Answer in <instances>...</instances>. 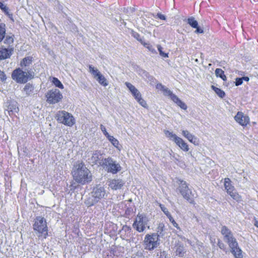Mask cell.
Segmentation results:
<instances>
[{"label":"cell","instance_id":"obj_1","mask_svg":"<svg viewBox=\"0 0 258 258\" xmlns=\"http://www.w3.org/2000/svg\"><path fill=\"white\" fill-rule=\"evenodd\" d=\"M72 174L75 181L79 184H88L92 180L91 173L82 162H77L74 165Z\"/></svg>","mask_w":258,"mask_h":258},{"label":"cell","instance_id":"obj_2","mask_svg":"<svg viewBox=\"0 0 258 258\" xmlns=\"http://www.w3.org/2000/svg\"><path fill=\"white\" fill-rule=\"evenodd\" d=\"M221 233L224 240L226 241L230 248V252L236 258H243V252L239 247L237 240H236L233 233L226 226H223L221 228Z\"/></svg>","mask_w":258,"mask_h":258},{"label":"cell","instance_id":"obj_3","mask_svg":"<svg viewBox=\"0 0 258 258\" xmlns=\"http://www.w3.org/2000/svg\"><path fill=\"white\" fill-rule=\"evenodd\" d=\"M13 80L19 84H24L33 79L34 73L30 70H23L20 68L14 70L11 74Z\"/></svg>","mask_w":258,"mask_h":258},{"label":"cell","instance_id":"obj_4","mask_svg":"<svg viewBox=\"0 0 258 258\" xmlns=\"http://www.w3.org/2000/svg\"><path fill=\"white\" fill-rule=\"evenodd\" d=\"M176 185L180 194L190 204H195V202L194 201L192 192L186 181L181 179H177Z\"/></svg>","mask_w":258,"mask_h":258},{"label":"cell","instance_id":"obj_5","mask_svg":"<svg viewBox=\"0 0 258 258\" xmlns=\"http://www.w3.org/2000/svg\"><path fill=\"white\" fill-rule=\"evenodd\" d=\"M156 88L158 90L161 91V92H162L165 96H169V97L170 99H172L174 103H176L181 109H183L184 110H187L188 107H187L186 103L182 101L177 95L174 94L168 87H166L165 86H163L161 83H158L157 84H156Z\"/></svg>","mask_w":258,"mask_h":258},{"label":"cell","instance_id":"obj_6","mask_svg":"<svg viewBox=\"0 0 258 258\" xmlns=\"http://www.w3.org/2000/svg\"><path fill=\"white\" fill-rule=\"evenodd\" d=\"M34 228L36 233L42 237H46L48 234V228L46 219L42 217H37L34 221Z\"/></svg>","mask_w":258,"mask_h":258},{"label":"cell","instance_id":"obj_7","mask_svg":"<svg viewBox=\"0 0 258 258\" xmlns=\"http://www.w3.org/2000/svg\"><path fill=\"white\" fill-rule=\"evenodd\" d=\"M55 117L59 123L68 127H72L76 123L74 117L71 113L64 110L58 112L55 115Z\"/></svg>","mask_w":258,"mask_h":258},{"label":"cell","instance_id":"obj_8","mask_svg":"<svg viewBox=\"0 0 258 258\" xmlns=\"http://www.w3.org/2000/svg\"><path fill=\"white\" fill-rule=\"evenodd\" d=\"M101 166L105 171L113 174L117 173L121 169L120 164L110 157L103 159L101 162Z\"/></svg>","mask_w":258,"mask_h":258},{"label":"cell","instance_id":"obj_9","mask_svg":"<svg viewBox=\"0 0 258 258\" xmlns=\"http://www.w3.org/2000/svg\"><path fill=\"white\" fill-rule=\"evenodd\" d=\"M160 241V236L157 233L148 234L146 236L143 244L145 249L153 251L158 246Z\"/></svg>","mask_w":258,"mask_h":258},{"label":"cell","instance_id":"obj_10","mask_svg":"<svg viewBox=\"0 0 258 258\" xmlns=\"http://www.w3.org/2000/svg\"><path fill=\"white\" fill-rule=\"evenodd\" d=\"M164 133L166 137L173 140L182 150L185 152H188L189 150L188 145L181 138L169 130H164Z\"/></svg>","mask_w":258,"mask_h":258},{"label":"cell","instance_id":"obj_11","mask_svg":"<svg viewBox=\"0 0 258 258\" xmlns=\"http://www.w3.org/2000/svg\"><path fill=\"white\" fill-rule=\"evenodd\" d=\"M225 189L226 190V192L232 197L233 200L237 202H240L241 201V197L236 190L234 186L232 185V183L228 178L225 179L224 183Z\"/></svg>","mask_w":258,"mask_h":258},{"label":"cell","instance_id":"obj_12","mask_svg":"<svg viewBox=\"0 0 258 258\" xmlns=\"http://www.w3.org/2000/svg\"><path fill=\"white\" fill-rule=\"evenodd\" d=\"M46 102L49 104H56L59 103L63 99V95L61 92L58 89L50 90L47 92L46 94Z\"/></svg>","mask_w":258,"mask_h":258},{"label":"cell","instance_id":"obj_13","mask_svg":"<svg viewBox=\"0 0 258 258\" xmlns=\"http://www.w3.org/2000/svg\"><path fill=\"white\" fill-rule=\"evenodd\" d=\"M125 85L128 88L130 92H131L132 95L134 96L135 99L136 100L137 102L139 103L140 105H141V106L145 108V109H148V106L146 102L144 101V99L142 97V95L140 92L138 91L137 88H136L135 87L133 86L132 84H131L130 83L126 82L125 83Z\"/></svg>","mask_w":258,"mask_h":258},{"label":"cell","instance_id":"obj_14","mask_svg":"<svg viewBox=\"0 0 258 258\" xmlns=\"http://www.w3.org/2000/svg\"><path fill=\"white\" fill-rule=\"evenodd\" d=\"M148 218L144 214H139L133 224V227L136 230L140 232H144L148 224Z\"/></svg>","mask_w":258,"mask_h":258},{"label":"cell","instance_id":"obj_15","mask_svg":"<svg viewBox=\"0 0 258 258\" xmlns=\"http://www.w3.org/2000/svg\"><path fill=\"white\" fill-rule=\"evenodd\" d=\"M89 69L91 74L94 78H95L96 81H97L99 84L104 87L107 86L109 85V82L107 79L103 76V75L101 73L99 70H98L97 69H96L95 67L92 65H90L89 66Z\"/></svg>","mask_w":258,"mask_h":258},{"label":"cell","instance_id":"obj_16","mask_svg":"<svg viewBox=\"0 0 258 258\" xmlns=\"http://www.w3.org/2000/svg\"><path fill=\"white\" fill-rule=\"evenodd\" d=\"M234 119L239 124L243 127H247L248 125L250 124V119L248 116L245 115L241 112H238L236 115L234 117Z\"/></svg>","mask_w":258,"mask_h":258},{"label":"cell","instance_id":"obj_17","mask_svg":"<svg viewBox=\"0 0 258 258\" xmlns=\"http://www.w3.org/2000/svg\"><path fill=\"white\" fill-rule=\"evenodd\" d=\"M101 129L102 130V132L103 134H105V137L108 138L109 141H110V143H112L113 145L116 147L117 149L119 150V151L121 150V146L120 143L119 141H117V140L116 139V138L113 136H111L110 135H109L108 132L106 131V129L105 128V127L103 125H101Z\"/></svg>","mask_w":258,"mask_h":258},{"label":"cell","instance_id":"obj_18","mask_svg":"<svg viewBox=\"0 0 258 258\" xmlns=\"http://www.w3.org/2000/svg\"><path fill=\"white\" fill-rule=\"evenodd\" d=\"M132 35H133V36L135 38L137 39V41L139 42H140V43L142 44V45L145 47V48H147V49H148V50H149L150 52H151L153 54H156V50L154 49V48H153V46H151L150 44L149 43H147V42H145V41H143V40L142 38L140 37L139 34H137V32H134L133 31H132L131 32Z\"/></svg>","mask_w":258,"mask_h":258},{"label":"cell","instance_id":"obj_19","mask_svg":"<svg viewBox=\"0 0 258 258\" xmlns=\"http://www.w3.org/2000/svg\"><path fill=\"white\" fill-rule=\"evenodd\" d=\"M14 52L13 48H2L0 51V59L3 60L9 59Z\"/></svg>","mask_w":258,"mask_h":258},{"label":"cell","instance_id":"obj_20","mask_svg":"<svg viewBox=\"0 0 258 258\" xmlns=\"http://www.w3.org/2000/svg\"><path fill=\"white\" fill-rule=\"evenodd\" d=\"M182 134L184 136V137L188 139L189 141H190V142L192 143L193 144L196 146H198L200 144V141L197 137L193 135L191 133L187 131H182Z\"/></svg>","mask_w":258,"mask_h":258},{"label":"cell","instance_id":"obj_21","mask_svg":"<svg viewBox=\"0 0 258 258\" xmlns=\"http://www.w3.org/2000/svg\"><path fill=\"white\" fill-rule=\"evenodd\" d=\"M124 185V182L119 179L113 180L109 182V186L110 188L114 190H119L122 188Z\"/></svg>","mask_w":258,"mask_h":258},{"label":"cell","instance_id":"obj_22","mask_svg":"<svg viewBox=\"0 0 258 258\" xmlns=\"http://www.w3.org/2000/svg\"><path fill=\"white\" fill-rule=\"evenodd\" d=\"M159 205L160 207H161V209L162 210L163 213L168 217V218L170 220V222H172V224L173 225V226L174 227H176L177 229L180 230V227H179V225L177 223V222H176V221L174 220V219L172 217V215H171V214H170V213L168 211V210L163 205H162V204H159Z\"/></svg>","mask_w":258,"mask_h":258},{"label":"cell","instance_id":"obj_23","mask_svg":"<svg viewBox=\"0 0 258 258\" xmlns=\"http://www.w3.org/2000/svg\"><path fill=\"white\" fill-rule=\"evenodd\" d=\"M188 23L190 24L191 26L193 28L197 29L196 32L200 33V34H202L203 32V30L199 26L198 22L195 19V18H193V17L189 18L188 19Z\"/></svg>","mask_w":258,"mask_h":258},{"label":"cell","instance_id":"obj_24","mask_svg":"<svg viewBox=\"0 0 258 258\" xmlns=\"http://www.w3.org/2000/svg\"><path fill=\"white\" fill-rule=\"evenodd\" d=\"M94 196L97 198H101L105 195V190L102 187H95L93 192Z\"/></svg>","mask_w":258,"mask_h":258},{"label":"cell","instance_id":"obj_25","mask_svg":"<svg viewBox=\"0 0 258 258\" xmlns=\"http://www.w3.org/2000/svg\"><path fill=\"white\" fill-rule=\"evenodd\" d=\"M33 61L32 57H27L23 59L20 62V66L22 67H26L30 66Z\"/></svg>","mask_w":258,"mask_h":258},{"label":"cell","instance_id":"obj_26","mask_svg":"<svg viewBox=\"0 0 258 258\" xmlns=\"http://www.w3.org/2000/svg\"><path fill=\"white\" fill-rule=\"evenodd\" d=\"M0 6H1V10L4 12V13H5V14H6L7 17H8L12 21L14 22V19L13 18L12 14L10 13V12L9 11L8 8L5 5L3 4L2 3H0Z\"/></svg>","mask_w":258,"mask_h":258},{"label":"cell","instance_id":"obj_27","mask_svg":"<svg viewBox=\"0 0 258 258\" xmlns=\"http://www.w3.org/2000/svg\"><path fill=\"white\" fill-rule=\"evenodd\" d=\"M50 80L58 88L61 89H63L64 88V86H63V84L61 82V81L58 78L52 77L50 78Z\"/></svg>","mask_w":258,"mask_h":258},{"label":"cell","instance_id":"obj_28","mask_svg":"<svg viewBox=\"0 0 258 258\" xmlns=\"http://www.w3.org/2000/svg\"><path fill=\"white\" fill-rule=\"evenodd\" d=\"M215 75L217 77L221 78L223 81H226L227 78H226V76L225 75L224 72L223 70L221 69H216L215 70Z\"/></svg>","mask_w":258,"mask_h":258},{"label":"cell","instance_id":"obj_29","mask_svg":"<svg viewBox=\"0 0 258 258\" xmlns=\"http://www.w3.org/2000/svg\"><path fill=\"white\" fill-rule=\"evenodd\" d=\"M211 88H212V89L215 91V93L217 94L218 96L219 97L221 98L224 97V96H225V93L223 90L219 89V88H217L214 86H212Z\"/></svg>","mask_w":258,"mask_h":258},{"label":"cell","instance_id":"obj_30","mask_svg":"<svg viewBox=\"0 0 258 258\" xmlns=\"http://www.w3.org/2000/svg\"><path fill=\"white\" fill-rule=\"evenodd\" d=\"M34 85L31 83H28L24 87V90L27 94L32 93L34 92Z\"/></svg>","mask_w":258,"mask_h":258},{"label":"cell","instance_id":"obj_31","mask_svg":"<svg viewBox=\"0 0 258 258\" xmlns=\"http://www.w3.org/2000/svg\"><path fill=\"white\" fill-rule=\"evenodd\" d=\"M0 31H1V39L0 41L2 42L3 39L4 38L5 34H6V28H5V25L4 23H2L1 24V28H0Z\"/></svg>","mask_w":258,"mask_h":258},{"label":"cell","instance_id":"obj_32","mask_svg":"<svg viewBox=\"0 0 258 258\" xmlns=\"http://www.w3.org/2000/svg\"><path fill=\"white\" fill-rule=\"evenodd\" d=\"M158 50L159 51V54L161 56H162L163 57L168 58L169 57V54H168L165 53L162 50V48L161 46H157Z\"/></svg>","mask_w":258,"mask_h":258},{"label":"cell","instance_id":"obj_33","mask_svg":"<svg viewBox=\"0 0 258 258\" xmlns=\"http://www.w3.org/2000/svg\"><path fill=\"white\" fill-rule=\"evenodd\" d=\"M0 76H1V82L2 83L5 82L6 80H7V76H6V74H5L3 71H1Z\"/></svg>","mask_w":258,"mask_h":258},{"label":"cell","instance_id":"obj_34","mask_svg":"<svg viewBox=\"0 0 258 258\" xmlns=\"http://www.w3.org/2000/svg\"><path fill=\"white\" fill-rule=\"evenodd\" d=\"M14 42L13 38L11 36H7L6 40L5 41V43L6 44H11Z\"/></svg>","mask_w":258,"mask_h":258},{"label":"cell","instance_id":"obj_35","mask_svg":"<svg viewBox=\"0 0 258 258\" xmlns=\"http://www.w3.org/2000/svg\"><path fill=\"white\" fill-rule=\"evenodd\" d=\"M243 80H244V77L243 78H238L236 79V86H240V85H241L242 83H243Z\"/></svg>","mask_w":258,"mask_h":258},{"label":"cell","instance_id":"obj_36","mask_svg":"<svg viewBox=\"0 0 258 258\" xmlns=\"http://www.w3.org/2000/svg\"><path fill=\"white\" fill-rule=\"evenodd\" d=\"M157 16L159 19H161V20H166L165 16L163 14H161L160 13H157Z\"/></svg>","mask_w":258,"mask_h":258},{"label":"cell","instance_id":"obj_37","mask_svg":"<svg viewBox=\"0 0 258 258\" xmlns=\"http://www.w3.org/2000/svg\"><path fill=\"white\" fill-rule=\"evenodd\" d=\"M254 224L257 228H258V221L255 218L254 219Z\"/></svg>","mask_w":258,"mask_h":258}]
</instances>
